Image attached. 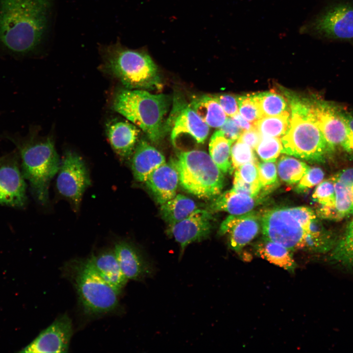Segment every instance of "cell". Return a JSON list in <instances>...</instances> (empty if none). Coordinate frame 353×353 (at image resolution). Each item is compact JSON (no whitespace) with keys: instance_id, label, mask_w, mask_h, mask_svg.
<instances>
[{"instance_id":"obj_1","label":"cell","mask_w":353,"mask_h":353,"mask_svg":"<svg viewBox=\"0 0 353 353\" xmlns=\"http://www.w3.org/2000/svg\"><path fill=\"white\" fill-rule=\"evenodd\" d=\"M50 0H0V42L17 53L32 51L46 30Z\"/></svg>"},{"instance_id":"obj_2","label":"cell","mask_w":353,"mask_h":353,"mask_svg":"<svg viewBox=\"0 0 353 353\" xmlns=\"http://www.w3.org/2000/svg\"><path fill=\"white\" fill-rule=\"evenodd\" d=\"M290 109L289 128L281 139V153L314 162H324L331 152L311 112L309 98L284 91Z\"/></svg>"},{"instance_id":"obj_3","label":"cell","mask_w":353,"mask_h":353,"mask_svg":"<svg viewBox=\"0 0 353 353\" xmlns=\"http://www.w3.org/2000/svg\"><path fill=\"white\" fill-rule=\"evenodd\" d=\"M102 70L117 78L126 89H160L162 82L158 67L144 50H132L114 44L101 45Z\"/></svg>"},{"instance_id":"obj_4","label":"cell","mask_w":353,"mask_h":353,"mask_svg":"<svg viewBox=\"0 0 353 353\" xmlns=\"http://www.w3.org/2000/svg\"><path fill=\"white\" fill-rule=\"evenodd\" d=\"M170 103L171 98L167 95L126 88L115 94L111 106L142 129L151 142L157 143L167 132L164 118Z\"/></svg>"},{"instance_id":"obj_5","label":"cell","mask_w":353,"mask_h":353,"mask_svg":"<svg viewBox=\"0 0 353 353\" xmlns=\"http://www.w3.org/2000/svg\"><path fill=\"white\" fill-rule=\"evenodd\" d=\"M65 268L86 314L98 316L117 309L118 295L102 278L89 257L73 260L67 263Z\"/></svg>"},{"instance_id":"obj_6","label":"cell","mask_w":353,"mask_h":353,"mask_svg":"<svg viewBox=\"0 0 353 353\" xmlns=\"http://www.w3.org/2000/svg\"><path fill=\"white\" fill-rule=\"evenodd\" d=\"M171 162L177 171L179 184L188 193L200 198L210 199L219 196L222 191L223 173L205 151L181 152Z\"/></svg>"},{"instance_id":"obj_7","label":"cell","mask_w":353,"mask_h":353,"mask_svg":"<svg viewBox=\"0 0 353 353\" xmlns=\"http://www.w3.org/2000/svg\"><path fill=\"white\" fill-rule=\"evenodd\" d=\"M21 157L22 172L33 196L41 204H46L50 182L58 173L61 163L53 142L48 139L26 145L21 149Z\"/></svg>"},{"instance_id":"obj_8","label":"cell","mask_w":353,"mask_h":353,"mask_svg":"<svg viewBox=\"0 0 353 353\" xmlns=\"http://www.w3.org/2000/svg\"><path fill=\"white\" fill-rule=\"evenodd\" d=\"M310 31L321 38L353 39V1L340 0L328 5L310 23Z\"/></svg>"},{"instance_id":"obj_9","label":"cell","mask_w":353,"mask_h":353,"mask_svg":"<svg viewBox=\"0 0 353 353\" xmlns=\"http://www.w3.org/2000/svg\"><path fill=\"white\" fill-rule=\"evenodd\" d=\"M261 225L265 239L279 244L290 251L303 249L306 232L287 208L266 211L262 216Z\"/></svg>"},{"instance_id":"obj_10","label":"cell","mask_w":353,"mask_h":353,"mask_svg":"<svg viewBox=\"0 0 353 353\" xmlns=\"http://www.w3.org/2000/svg\"><path fill=\"white\" fill-rule=\"evenodd\" d=\"M57 173L56 187L59 193L77 209L84 192L91 184L85 162L77 153L67 151L61 161Z\"/></svg>"},{"instance_id":"obj_11","label":"cell","mask_w":353,"mask_h":353,"mask_svg":"<svg viewBox=\"0 0 353 353\" xmlns=\"http://www.w3.org/2000/svg\"><path fill=\"white\" fill-rule=\"evenodd\" d=\"M311 112L332 152L344 142L347 134L341 109L333 103L317 98H309Z\"/></svg>"},{"instance_id":"obj_12","label":"cell","mask_w":353,"mask_h":353,"mask_svg":"<svg viewBox=\"0 0 353 353\" xmlns=\"http://www.w3.org/2000/svg\"><path fill=\"white\" fill-rule=\"evenodd\" d=\"M72 334L73 326L71 319L67 314L62 315L21 352L66 353L69 349Z\"/></svg>"},{"instance_id":"obj_13","label":"cell","mask_w":353,"mask_h":353,"mask_svg":"<svg viewBox=\"0 0 353 353\" xmlns=\"http://www.w3.org/2000/svg\"><path fill=\"white\" fill-rule=\"evenodd\" d=\"M25 180L16 160L0 159V204L23 208L27 202Z\"/></svg>"},{"instance_id":"obj_14","label":"cell","mask_w":353,"mask_h":353,"mask_svg":"<svg viewBox=\"0 0 353 353\" xmlns=\"http://www.w3.org/2000/svg\"><path fill=\"white\" fill-rule=\"evenodd\" d=\"M170 127L171 140L174 146L177 139L183 134L191 136L198 143H202L209 132V126L189 104H176L171 117L166 122L167 131Z\"/></svg>"},{"instance_id":"obj_15","label":"cell","mask_w":353,"mask_h":353,"mask_svg":"<svg viewBox=\"0 0 353 353\" xmlns=\"http://www.w3.org/2000/svg\"><path fill=\"white\" fill-rule=\"evenodd\" d=\"M211 213L204 209H197L186 218L169 226V233L182 249L191 243L206 238L212 228Z\"/></svg>"},{"instance_id":"obj_16","label":"cell","mask_w":353,"mask_h":353,"mask_svg":"<svg viewBox=\"0 0 353 353\" xmlns=\"http://www.w3.org/2000/svg\"><path fill=\"white\" fill-rule=\"evenodd\" d=\"M259 228V217L248 212L227 217L221 224L219 232L221 234H227L230 248L239 252L257 235Z\"/></svg>"},{"instance_id":"obj_17","label":"cell","mask_w":353,"mask_h":353,"mask_svg":"<svg viewBox=\"0 0 353 353\" xmlns=\"http://www.w3.org/2000/svg\"><path fill=\"white\" fill-rule=\"evenodd\" d=\"M140 130L128 121L113 119L106 125V133L115 152L122 159H126L133 152L138 142Z\"/></svg>"},{"instance_id":"obj_18","label":"cell","mask_w":353,"mask_h":353,"mask_svg":"<svg viewBox=\"0 0 353 353\" xmlns=\"http://www.w3.org/2000/svg\"><path fill=\"white\" fill-rule=\"evenodd\" d=\"M145 182L156 202L161 205L176 195L179 184L178 173L171 162L165 163L154 170Z\"/></svg>"},{"instance_id":"obj_19","label":"cell","mask_w":353,"mask_h":353,"mask_svg":"<svg viewBox=\"0 0 353 353\" xmlns=\"http://www.w3.org/2000/svg\"><path fill=\"white\" fill-rule=\"evenodd\" d=\"M335 187V203L328 219L340 220L353 215V168L331 177Z\"/></svg>"},{"instance_id":"obj_20","label":"cell","mask_w":353,"mask_h":353,"mask_svg":"<svg viewBox=\"0 0 353 353\" xmlns=\"http://www.w3.org/2000/svg\"><path fill=\"white\" fill-rule=\"evenodd\" d=\"M166 163L164 156L147 141H138L131 160V169L135 179L145 182L156 168Z\"/></svg>"},{"instance_id":"obj_21","label":"cell","mask_w":353,"mask_h":353,"mask_svg":"<svg viewBox=\"0 0 353 353\" xmlns=\"http://www.w3.org/2000/svg\"><path fill=\"white\" fill-rule=\"evenodd\" d=\"M89 258L102 278L118 295L120 294L127 279L120 267L114 250L103 251L92 254Z\"/></svg>"},{"instance_id":"obj_22","label":"cell","mask_w":353,"mask_h":353,"mask_svg":"<svg viewBox=\"0 0 353 353\" xmlns=\"http://www.w3.org/2000/svg\"><path fill=\"white\" fill-rule=\"evenodd\" d=\"M114 251L120 267L127 279L141 280L150 273V267L137 250L124 241L116 243Z\"/></svg>"},{"instance_id":"obj_23","label":"cell","mask_w":353,"mask_h":353,"mask_svg":"<svg viewBox=\"0 0 353 353\" xmlns=\"http://www.w3.org/2000/svg\"><path fill=\"white\" fill-rule=\"evenodd\" d=\"M237 192L231 189L219 195L211 205L215 211H225L231 215H239L252 211L261 198Z\"/></svg>"},{"instance_id":"obj_24","label":"cell","mask_w":353,"mask_h":353,"mask_svg":"<svg viewBox=\"0 0 353 353\" xmlns=\"http://www.w3.org/2000/svg\"><path fill=\"white\" fill-rule=\"evenodd\" d=\"M209 127L220 128L225 123L227 115L213 95H202L189 104Z\"/></svg>"},{"instance_id":"obj_25","label":"cell","mask_w":353,"mask_h":353,"mask_svg":"<svg viewBox=\"0 0 353 353\" xmlns=\"http://www.w3.org/2000/svg\"><path fill=\"white\" fill-rule=\"evenodd\" d=\"M197 209L193 200L181 194H176L161 205L160 214L162 219L171 226L186 218Z\"/></svg>"},{"instance_id":"obj_26","label":"cell","mask_w":353,"mask_h":353,"mask_svg":"<svg viewBox=\"0 0 353 353\" xmlns=\"http://www.w3.org/2000/svg\"><path fill=\"white\" fill-rule=\"evenodd\" d=\"M256 252L262 258L287 271L293 272L296 267L290 251L277 243L264 238Z\"/></svg>"},{"instance_id":"obj_27","label":"cell","mask_w":353,"mask_h":353,"mask_svg":"<svg viewBox=\"0 0 353 353\" xmlns=\"http://www.w3.org/2000/svg\"><path fill=\"white\" fill-rule=\"evenodd\" d=\"M252 95L262 117L278 116L290 112L286 98L274 90L258 92Z\"/></svg>"},{"instance_id":"obj_28","label":"cell","mask_w":353,"mask_h":353,"mask_svg":"<svg viewBox=\"0 0 353 353\" xmlns=\"http://www.w3.org/2000/svg\"><path fill=\"white\" fill-rule=\"evenodd\" d=\"M233 143L220 129L215 131L210 139L209 154L223 173H227L231 169L230 152Z\"/></svg>"},{"instance_id":"obj_29","label":"cell","mask_w":353,"mask_h":353,"mask_svg":"<svg viewBox=\"0 0 353 353\" xmlns=\"http://www.w3.org/2000/svg\"><path fill=\"white\" fill-rule=\"evenodd\" d=\"M329 259L334 263L353 270V220L341 239L334 246Z\"/></svg>"},{"instance_id":"obj_30","label":"cell","mask_w":353,"mask_h":353,"mask_svg":"<svg viewBox=\"0 0 353 353\" xmlns=\"http://www.w3.org/2000/svg\"><path fill=\"white\" fill-rule=\"evenodd\" d=\"M290 121V112H287L278 116L263 117L253 125L261 137H278L286 133Z\"/></svg>"},{"instance_id":"obj_31","label":"cell","mask_w":353,"mask_h":353,"mask_svg":"<svg viewBox=\"0 0 353 353\" xmlns=\"http://www.w3.org/2000/svg\"><path fill=\"white\" fill-rule=\"evenodd\" d=\"M312 196L313 201L320 205L318 214L327 219L335 203V187L332 178L330 177L320 182Z\"/></svg>"},{"instance_id":"obj_32","label":"cell","mask_w":353,"mask_h":353,"mask_svg":"<svg viewBox=\"0 0 353 353\" xmlns=\"http://www.w3.org/2000/svg\"><path fill=\"white\" fill-rule=\"evenodd\" d=\"M309 167L304 162L293 157L283 156L278 161L277 171L282 181L292 184L298 182Z\"/></svg>"},{"instance_id":"obj_33","label":"cell","mask_w":353,"mask_h":353,"mask_svg":"<svg viewBox=\"0 0 353 353\" xmlns=\"http://www.w3.org/2000/svg\"><path fill=\"white\" fill-rule=\"evenodd\" d=\"M333 243L328 235L315 218L310 224L309 229L305 234L303 249L317 252L330 250Z\"/></svg>"},{"instance_id":"obj_34","label":"cell","mask_w":353,"mask_h":353,"mask_svg":"<svg viewBox=\"0 0 353 353\" xmlns=\"http://www.w3.org/2000/svg\"><path fill=\"white\" fill-rule=\"evenodd\" d=\"M281 140L278 137H261L255 148L260 158L265 162H275L282 150Z\"/></svg>"},{"instance_id":"obj_35","label":"cell","mask_w":353,"mask_h":353,"mask_svg":"<svg viewBox=\"0 0 353 353\" xmlns=\"http://www.w3.org/2000/svg\"><path fill=\"white\" fill-rule=\"evenodd\" d=\"M230 157L234 169L247 163L258 162L252 148L238 140L231 148Z\"/></svg>"},{"instance_id":"obj_36","label":"cell","mask_w":353,"mask_h":353,"mask_svg":"<svg viewBox=\"0 0 353 353\" xmlns=\"http://www.w3.org/2000/svg\"><path fill=\"white\" fill-rule=\"evenodd\" d=\"M240 114L252 124L262 118L259 108L252 94L237 96Z\"/></svg>"},{"instance_id":"obj_37","label":"cell","mask_w":353,"mask_h":353,"mask_svg":"<svg viewBox=\"0 0 353 353\" xmlns=\"http://www.w3.org/2000/svg\"><path fill=\"white\" fill-rule=\"evenodd\" d=\"M257 167L259 181L262 189L263 187L271 188L272 185L276 184L277 169L274 162H258Z\"/></svg>"},{"instance_id":"obj_38","label":"cell","mask_w":353,"mask_h":353,"mask_svg":"<svg viewBox=\"0 0 353 353\" xmlns=\"http://www.w3.org/2000/svg\"><path fill=\"white\" fill-rule=\"evenodd\" d=\"M324 177L323 171L319 167H309L308 170L298 182V192H304L321 182Z\"/></svg>"},{"instance_id":"obj_39","label":"cell","mask_w":353,"mask_h":353,"mask_svg":"<svg viewBox=\"0 0 353 353\" xmlns=\"http://www.w3.org/2000/svg\"><path fill=\"white\" fill-rule=\"evenodd\" d=\"M289 212L298 222L307 233L308 232L311 223L316 215L310 208L306 206H298L287 208Z\"/></svg>"},{"instance_id":"obj_40","label":"cell","mask_w":353,"mask_h":353,"mask_svg":"<svg viewBox=\"0 0 353 353\" xmlns=\"http://www.w3.org/2000/svg\"><path fill=\"white\" fill-rule=\"evenodd\" d=\"M258 162H249L236 169L234 177L249 183H260L257 164Z\"/></svg>"},{"instance_id":"obj_41","label":"cell","mask_w":353,"mask_h":353,"mask_svg":"<svg viewBox=\"0 0 353 353\" xmlns=\"http://www.w3.org/2000/svg\"><path fill=\"white\" fill-rule=\"evenodd\" d=\"M227 115L232 117L239 111L237 96L230 94L213 95Z\"/></svg>"},{"instance_id":"obj_42","label":"cell","mask_w":353,"mask_h":353,"mask_svg":"<svg viewBox=\"0 0 353 353\" xmlns=\"http://www.w3.org/2000/svg\"><path fill=\"white\" fill-rule=\"evenodd\" d=\"M341 114L347 127L346 138L341 147L353 157V113L341 110Z\"/></svg>"},{"instance_id":"obj_43","label":"cell","mask_w":353,"mask_h":353,"mask_svg":"<svg viewBox=\"0 0 353 353\" xmlns=\"http://www.w3.org/2000/svg\"><path fill=\"white\" fill-rule=\"evenodd\" d=\"M232 189L237 192L255 197L258 196L262 187L260 183H249L234 177Z\"/></svg>"},{"instance_id":"obj_44","label":"cell","mask_w":353,"mask_h":353,"mask_svg":"<svg viewBox=\"0 0 353 353\" xmlns=\"http://www.w3.org/2000/svg\"><path fill=\"white\" fill-rule=\"evenodd\" d=\"M225 136L233 142L239 138L242 129L231 118H227L224 125L220 127Z\"/></svg>"},{"instance_id":"obj_45","label":"cell","mask_w":353,"mask_h":353,"mask_svg":"<svg viewBox=\"0 0 353 353\" xmlns=\"http://www.w3.org/2000/svg\"><path fill=\"white\" fill-rule=\"evenodd\" d=\"M261 138L260 134L254 127L242 132L238 141L244 143L252 149H255Z\"/></svg>"},{"instance_id":"obj_46","label":"cell","mask_w":353,"mask_h":353,"mask_svg":"<svg viewBox=\"0 0 353 353\" xmlns=\"http://www.w3.org/2000/svg\"><path fill=\"white\" fill-rule=\"evenodd\" d=\"M231 118L242 130H248L253 128V124H252L251 123L244 118L239 113Z\"/></svg>"}]
</instances>
